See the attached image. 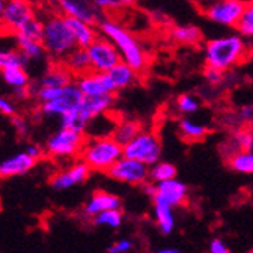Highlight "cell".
<instances>
[{
	"label": "cell",
	"mask_w": 253,
	"mask_h": 253,
	"mask_svg": "<svg viewBox=\"0 0 253 253\" xmlns=\"http://www.w3.org/2000/svg\"><path fill=\"white\" fill-rule=\"evenodd\" d=\"M253 42L246 41L238 34L211 38L205 42L204 59L205 67L226 73L241 63L252 53Z\"/></svg>",
	"instance_id": "6da1fadb"
},
{
	"label": "cell",
	"mask_w": 253,
	"mask_h": 253,
	"mask_svg": "<svg viewBox=\"0 0 253 253\" xmlns=\"http://www.w3.org/2000/svg\"><path fill=\"white\" fill-rule=\"evenodd\" d=\"M98 27L101 35L115 44L124 63L130 65L139 74L146 70L149 62L146 50L128 29H125L121 23L112 18L101 20Z\"/></svg>",
	"instance_id": "7a4b0ae2"
},
{
	"label": "cell",
	"mask_w": 253,
	"mask_h": 253,
	"mask_svg": "<svg viewBox=\"0 0 253 253\" xmlns=\"http://www.w3.org/2000/svg\"><path fill=\"white\" fill-rule=\"evenodd\" d=\"M42 47L53 63H62L65 57L77 48L73 32L68 27L67 18L62 14H53L44 18Z\"/></svg>",
	"instance_id": "3957f363"
},
{
	"label": "cell",
	"mask_w": 253,
	"mask_h": 253,
	"mask_svg": "<svg viewBox=\"0 0 253 253\" xmlns=\"http://www.w3.org/2000/svg\"><path fill=\"white\" fill-rule=\"evenodd\" d=\"M122 157V146L112 136L90 137L84 142L80 151V160L84 162L90 170L106 173Z\"/></svg>",
	"instance_id": "277c9868"
},
{
	"label": "cell",
	"mask_w": 253,
	"mask_h": 253,
	"mask_svg": "<svg viewBox=\"0 0 253 253\" xmlns=\"http://www.w3.org/2000/svg\"><path fill=\"white\" fill-rule=\"evenodd\" d=\"M124 157L137 160L146 166H154L160 162L162 157V143L157 134L151 130H142L130 143L122 146Z\"/></svg>",
	"instance_id": "5b68a950"
},
{
	"label": "cell",
	"mask_w": 253,
	"mask_h": 253,
	"mask_svg": "<svg viewBox=\"0 0 253 253\" xmlns=\"http://www.w3.org/2000/svg\"><path fill=\"white\" fill-rule=\"evenodd\" d=\"M84 142V134L68 128H59L47 139L45 152L53 158H74L80 155Z\"/></svg>",
	"instance_id": "8992f818"
},
{
	"label": "cell",
	"mask_w": 253,
	"mask_h": 253,
	"mask_svg": "<svg viewBox=\"0 0 253 253\" xmlns=\"http://www.w3.org/2000/svg\"><path fill=\"white\" fill-rule=\"evenodd\" d=\"M244 5L246 2L243 0H207L202 12L210 21L218 26L235 29L244 11Z\"/></svg>",
	"instance_id": "52a82bcc"
},
{
	"label": "cell",
	"mask_w": 253,
	"mask_h": 253,
	"mask_svg": "<svg viewBox=\"0 0 253 253\" xmlns=\"http://www.w3.org/2000/svg\"><path fill=\"white\" fill-rule=\"evenodd\" d=\"M86 50L90 60V70L95 73H109L122 62L115 44L104 37H98L97 41L90 44Z\"/></svg>",
	"instance_id": "ba28073f"
},
{
	"label": "cell",
	"mask_w": 253,
	"mask_h": 253,
	"mask_svg": "<svg viewBox=\"0 0 253 253\" xmlns=\"http://www.w3.org/2000/svg\"><path fill=\"white\" fill-rule=\"evenodd\" d=\"M107 175L118 182L128 185H145L149 182V166L122 157L107 172Z\"/></svg>",
	"instance_id": "9c48e42d"
},
{
	"label": "cell",
	"mask_w": 253,
	"mask_h": 253,
	"mask_svg": "<svg viewBox=\"0 0 253 253\" xmlns=\"http://www.w3.org/2000/svg\"><path fill=\"white\" fill-rule=\"evenodd\" d=\"M35 17H37V11L29 0H6L2 30L17 35Z\"/></svg>",
	"instance_id": "30bf717a"
},
{
	"label": "cell",
	"mask_w": 253,
	"mask_h": 253,
	"mask_svg": "<svg viewBox=\"0 0 253 253\" xmlns=\"http://www.w3.org/2000/svg\"><path fill=\"white\" fill-rule=\"evenodd\" d=\"M82 101H83V93L79 90L76 83H73L67 87H62L57 98H54L50 103L41 104L40 112L48 118H62L65 113L77 109L82 104Z\"/></svg>",
	"instance_id": "8fae6325"
},
{
	"label": "cell",
	"mask_w": 253,
	"mask_h": 253,
	"mask_svg": "<svg viewBox=\"0 0 253 253\" xmlns=\"http://www.w3.org/2000/svg\"><path fill=\"white\" fill-rule=\"evenodd\" d=\"M90 168L79 160L71 163L67 169L59 170L53 178H51V187L57 192H65V190H70L73 187H77L80 184H83L89 175H90Z\"/></svg>",
	"instance_id": "7c38bea8"
},
{
	"label": "cell",
	"mask_w": 253,
	"mask_h": 253,
	"mask_svg": "<svg viewBox=\"0 0 253 253\" xmlns=\"http://www.w3.org/2000/svg\"><path fill=\"white\" fill-rule=\"evenodd\" d=\"M76 86L83 97H100V95H115V86L112 84L107 73L89 71L84 76L76 79Z\"/></svg>",
	"instance_id": "4fadbf2b"
},
{
	"label": "cell",
	"mask_w": 253,
	"mask_h": 253,
	"mask_svg": "<svg viewBox=\"0 0 253 253\" xmlns=\"http://www.w3.org/2000/svg\"><path fill=\"white\" fill-rule=\"evenodd\" d=\"M188 198V188L179 179H169L160 184H155V195L152 202L165 204L172 208L184 205Z\"/></svg>",
	"instance_id": "5bb4252c"
},
{
	"label": "cell",
	"mask_w": 253,
	"mask_h": 253,
	"mask_svg": "<svg viewBox=\"0 0 253 253\" xmlns=\"http://www.w3.org/2000/svg\"><path fill=\"white\" fill-rule=\"evenodd\" d=\"M59 9L63 17L77 18L90 24L100 23L98 11L86 0H59Z\"/></svg>",
	"instance_id": "9a60e30c"
},
{
	"label": "cell",
	"mask_w": 253,
	"mask_h": 253,
	"mask_svg": "<svg viewBox=\"0 0 253 253\" xmlns=\"http://www.w3.org/2000/svg\"><path fill=\"white\" fill-rule=\"evenodd\" d=\"M37 160H34L30 155L26 154V151H20L12 154L11 157L5 158L3 162H0V178L8 179L14 176L26 175L35 168Z\"/></svg>",
	"instance_id": "2e32d148"
},
{
	"label": "cell",
	"mask_w": 253,
	"mask_h": 253,
	"mask_svg": "<svg viewBox=\"0 0 253 253\" xmlns=\"http://www.w3.org/2000/svg\"><path fill=\"white\" fill-rule=\"evenodd\" d=\"M112 210H121V199L113 193L104 192V190H97L83 207V212L92 218L101 212Z\"/></svg>",
	"instance_id": "e0dca14e"
},
{
	"label": "cell",
	"mask_w": 253,
	"mask_h": 253,
	"mask_svg": "<svg viewBox=\"0 0 253 253\" xmlns=\"http://www.w3.org/2000/svg\"><path fill=\"white\" fill-rule=\"evenodd\" d=\"M76 82V77L67 70L63 63H53V65L40 77L37 87H53V89H62L73 84Z\"/></svg>",
	"instance_id": "ac0fdd59"
},
{
	"label": "cell",
	"mask_w": 253,
	"mask_h": 253,
	"mask_svg": "<svg viewBox=\"0 0 253 253\" xmlns=\"http://www.w3.org/2000/svg\"><path fill=\"white\" fill-rule=\"evenodd\" d=\"M65 18H67L68 27L73 32V37L76 40L77 47L87 48L100 37L95 24H90V23H86V21H82V20H77V18H68V17H65Z\"/></svg>",
	"instance_id": "d6986e66"
},
{
	"label": "cell",
	"mask_w": 253,
	"mask_h": 253,
	"mask_svg": "<svg viewBox=\"0 0 253 253\" xmlns=\"http://www.w3.org/2000/svg\"><path fill=\"white\" fill-rule=\"evenodd\" d=\"M107 76H109L112 84L115 86L116 92L126 89V87H131L139 82V73L124 62L118 63L115 68H112L107 73Z\"/></svg>",
	"instance_id": "ffe728a7"
},
{
	"label": "cell",
	"mask_w": 253,
	"mask_h": 253,
	"mask_svg": "<svg viewBox=\"0 0 253 253\" xmlns=\"http://www.w3.org/2000/svg\"><path fill=\"white\" fill-rule=\"evenodd\" d=\"M115 103V95H100V97H83L80 107L83 112L93 121L100 116H104Z\"/></svg>",
	"instance_id": "44dd1931"
},
{
	"label": "cell",
	"mask_w": 253,
	"mask_h": 253,
	"mask_svg": "<svg viewBox=\"0 0 253 253\" xmlns=\"http://www.w3.org/2000/svg\"><path fill=\"white\" fill-rule=\"evenodd\" d=\"M3 80L8 86H11L14 89V92L17 93V97L23 98L27 97L30 93V77L26 71L24 67H17V68H11L2 73Z\"/></svg>",
	"instance_id": "7402d4cb"
},
{
	"label": "cell",
	"mask_w": 253,
	"mask_h": 253,
	"mask_svg": "<svg viewBox=\"0 0 253 253\" xmlns=\"http://www.w3.org/2000/svg\"><path fill=\"white\" fill-rule=\"evenodd\" d=\"M142 124L136 119H121L115 124V128L112 131V137L121 145L125 146L130 143L140 131H142Z\"/></svg>",
	"instance_id": "603a6c76"
},
{
	"label": "cell",
	"mask_w": 253,
	"mask_h": 253,
	"mask_svg": "<svg viewBox=\"0 0 253 253\" xmlns=\"http://www.w3.org/2000/svg\"><path fill=\"white\" fill-rule=\"evenodd\" d=\"M63 65L67 67V70L77 79L80 76H84L87 74L90 70V60H89V56H87V50L86 48H80L77 47L76 50H73L67 57L65 60L62 62Z\"/></svg>",
	"instance_id": "cb8c5ba5"
},
{
	"label": "cell",
	"mask_w": 253,
	"mask_h": 253,
	"mask_svg": "<svg viewBox=\"0 0 253 253\" xmlns=\"http://www.w3.org/2000/svg\"><path fill=\"white\" fill-rule=\"evenodd\" d=\"M170 37L175 42L182 45H196L202 41V30L193 24H178L170 29Z\"/></svg>",
	"instance_id": "d4e9b609"
},
{
	"label": "cell",
	"mask_w": 253,
	"mask_h": 253,
	"mask_svg": "<svg viewBox=\"0 0 253 253\" xmlns=\"http://www.w3.org/2000/svg\"><path fill=\"white\" fill-rule=\"evenodd\" d=\"M152 214H154V220H155V223H157V228L160 229L162 234L169 235V234L173 232L175 225H176V218H175L172 207L165 205V204L154 202Z\"/></svg>",
	"instance_id": "484cf974"
},
{
	"label": "cell",
	"mask_w": 253,
	"mask_h": 253,
	"mask_svg": "<svg viewBox=\"0 0 253 253\" xmlns=\"http://www.w3.org/2000/svg\"><path fill=\"white\" fill-rule=\"evenodd\" d=\"M60 119V128H68V130H74L77 133L84 134L89 128V125L92 122V119L83 112V109L79 106L77 109L65 113Z\"/></svg>",
	"instance_id": "4316f807"
},
{
	"label": "cell",
	"mask_w": 253,
	"mask_h": 253,
	"mask_svg": "<svg viewBox=\"0 0 253 253\" xmlns=\"http://www.w3.org/2000/svg\"><path fill=\"white\" fill-rule=\"evenodd\" d=\"M15 42H17L18 51L23 54L26 62H35V60L38 62L45 56V50H44L41 41L30 40V38H26V37L17 34L15 35Z\"/></svg>",
	"instance_id": "83f0119b"
},
{
	"label": "cell",
	"mask_w": 253,
	"mask_h": 253,
	"mask_svg": "<svg viewBox=\"0 0 253 253\" xmlns=\"http://www.w3.org/2000/svg\"><path fill=\"white\" fill-rule=\"evenodd\" d=\"M26 59L17 48V42L11 45H3V48H0V71H6L11 68L17 67H24Z\"/></svg>",
	"instance_id": "f1b7e54d"
},
{
	"label": "cell",
	"mask_w": 253,
	"mask_h": 253,
	"mask_svg": "<svg viewBox=\"0 0 253 253\" xmlns=\"http://www.w3.org/2000/svg\"><path fill=\"white\" fill-rule=\"evenodd\" d=\"M178 128H179V134L185 139V140H190V142H196V140H202L208 130L207 126L190 119V118H184L179 121L178 124Z\"/></svg>",
	"instance_id": "f546056e"
},
{
	"label": "cell",
	"mask_w": 253,
	"mask_h": 253,
	"mask_svg": "<svg viewBox=\"0 0 253 253\" xmlns=\"http://www.w3.org/2000/svg\"><path fill=\"white\" fill-rule=\"evenodd\" d=\"M229 168L243 175H253V151H237L231 154Z\"/></svg>",
	"instance_id": "4dcf8cb0"
},
{
	"label": "cell",
	"mask_w": 253,
	"mask_h": 253,
	"mask_svg": "<svg viewBox=\"0 0 253 253\" xmlns=\"http://www.w3.org/2000/svg\"><path fill=\"white\" fill-rule=\"evenodd\" d=\"M176 173H178V170H176L175 165H172L169 162H158L149 168V182L160 184V182H165L169 179H175Z\"/></svg>",
	"instance_id": "1f68e13d"
},
{
	"label": "cell",
	"mask_w": 253,
	"mask_h": 253,
	"mask_svg": "<svg viewBox=\"0 0 253 253\" xmlns=\"http://www.w3.org/2000/svg\"><path fill=\"white\" fill-rule=\"evenodd\" d=\"M237 34L241 35L246 41L253 42V0L244 5V11L237 24Z\"/></svg>",
	"instance_id": "d6a6232c"
},
{
	"label": "cell",
	"mask_w": 253,
	"mask_h": 253,
	"mask_svg": "<svg viewBox=\"0 0 253 253\" xmlns=\"http://www.w3.org/2000/svg\"><path fill=\"white\" fill-rule=\"evenodd\" d=\"M122 220H124L122 211L121 210H112V211H106V212L95 215L93 223L97 226H101V228L118 229L122 225Z\"/></svg>",
	"instance_id": "836d02e7"
},
{
	"label": "cell",
	"mask_w": 253,
	"mask_h": 253,
	"mask_svg": "<svg viewBox=\"0 0 253 253\" xmlns=\"http://www.w3.org/2000/svg\"><path fill=\"white\" fill-rule=\"evenodd\" d=\"M231 145L234 146L232 154L237 151H253V131L247 128L237 130L231 137Z\"/></svg>",
	"instance_id": "e575fe53"
},
{
	"label": "cell",
	"mask_w": 253,
	"mask_h": 253,
	"mask_svg": "<svg viewBox=\"0 0 253 253\" xmlns=\"http://www.w3.org/2000/svg\"><path fill=\"white\" fill-rule=\"evenodd\" d=\"M42 34H44V20H41L38 15L35 18H32L18 32V35H23L26 38H30V40H37V41L42 40Z\"/></svg>",
	"instance_id": "d590c367"
},
{
	"label": "cell",
	"mask_w": 253,
	"mask_h": 253,
	"mask_svg": "<svg viewBox=\"0 0 253 253\" xmlns=\"http://www.w3.org/2000/svg\"><path fill=\"white\" fill-rule=\"evenodd\" d=\"M201 104L195 95L182 93L176 98V110L182 115H193L199 110Z\"/></svg>",
	"instance_id": "8d00e7d4"
},
{
	"label": "cell",
	"mask_w": 253,
	"mask_h": 253,
	"mask_svg": "<svg viewBox=\"0 0 253 253\" xmlns=\"http://www.w3.org/2000/svg\"><path fill=\"white\" fill-rule=\"evenodd\" d=\"M134 249V241L131 238H119L112 243L107 249L109 253H130Z\"/></svg>",
	"instance_id": "74e56055"
},
{
	"label": "cell",
	"mask_w": 253,
	"mask_h": 253,
	"mask_svg": "<svg viewBox=\"0 0 253 253\" xmlns=\"http://www.w3.org/2000/svg\"><path fill=\"white\" fill-rule=\"evenodd\" d=\"M92 5L103 12H113L122 8L119 0H92Z\"/></svg>",
	"instance_id": "f35d334b"
},
{
	"label": "cell",
	"mask_w": 253,
	"mask_h": 253,
	"mask_svg": "<svg viewBox=\"0 0 253 253\" xmlns=\"http://www.w3.org/2000/svg\"><path fill=\"white\" fill-rule=\"evenodd\" d=\"M208 253H231V250L223 240L214 238L208 246Z\"/></svg>",
	"instance_id": "ab89813d"
},
{
	"label": "cell",
	"mask_w": 253,
	"mask_h": 253,
	"mask_svg": "<svg viewBox=\"0 0 253 253\" xmlns=\"http://www.w3.org/2000/svg\"><path fill=\"white\" fill-rule=\"evenodd\" d=\"M15 112H17L15 104L11 100H8L5 97H0V113L12 118V116H15Z\"/></svg>",
	"instance_id": "60d3db41"
},
{
	"label": "cell",
	"mask_w": 253,
	"mask_h": 253,
	"mask_svg": "<svg viewBox=\"0 0 253 253\" xmlns=\"http://www.w3.org/2000/svg\"><path fill=\"white\" fill-rule=\"evenodd\" d=\"M204 77L208 83L211 84H217L221 82V79H223V73H220L214 68H210V67H205V71H204Z\"/></svg>",
	"instance_id": "b9f144b4"
},
{
	"label": "cell",
	"mask_w": 253,
	"mask_h": 253,
	"mask_svg": "<svg viewBox=\"0 0 253 253\" xmlns=\"http://www.w3.org/2000/svg\"><path fill=\"white\" fill-rule=\"evenodd\" d=\"M24 151H26L27 155H30V157L34 158V160H37V162L42 157V149H41V146H38V145H27Z\"/></svg>",
	"instance_id": "7bdbcfd3"
},
{
	"label": "cell",
	"mask_w": 253,
	"mask_h": 253,
	"mask_svg": "<svg viewBox=\"0 0 253 253\" xmlns=\"http://www.w3.org/2000/svg\"><path fill=\"white\" fill-rule=\"evenodd\" d=\"M12 124H14V128L20 133V134H26L27 133V124L24 119L12 116Z\"/></svg>",
	"instance_id": "ee69618b"
},
{
	"label": "cell",
	"mask_w": 253,
	"mask_h": 253,
	"mask_svg": "<svg viewBox=\"0 0 253 253\" xmlns=\"http://www.w3.org/2000/svg\"><path fill=\"white\" fill-rule=\"evenodd\" d=\"M240 119L244 122H249L253 119V107L252 106H244L240 110Z\"/></svg>",
	"instance_id": "f6af8a7d"
},
{
	"label": "cell",
	"mask_w": 253,
	"mask_h": 253,
	"mask_svg": "<svg viewBox=\"0 0 253 253\" xmlns=\"http://www.w3.org/2000/svg\"><path fill=\"white\" fill-rule=\"evenodd\" d=\"M152 253H179V250L176 247H162V249H157Z\"/></svg>",
	"instance_id": "bcb514c9"
},
{
	"label": "cell",
	"mask_w": 253,
	"mask_h": 253,
	"mask_svg": "<svg viewBox=\"0 0 253 253\" xmlns=\"http://www.w3.org/2000/svg\"><path fill=\"white\" fill-rule=\"evenodd\" d=\"M5 5H6V0H0V30H2V26H3V12H5Z\"/></svg>",
	"instance_id": "7dc6e473"
},
{
	"label": "cell",
	"mask_w": 253,
	"mask_h": 253,
	"mask_svg": "<svg viewBox=\"0 0 253 253\" xmlns=\"http://www.w3.org/2000/svg\"><path fill=\"white\" fill-rule=\"evenodd\" d=\"M119 3H121V6H134L136 3H137V0H119Z\"/></svg>",
	"instance_id": "c3c4849f"
},
{
	"label": "cell",
	"mask_w": 253,
	"mask_h": 253,
	"mask_svg": "<svg viewBox=\"0 0 253 253\" xmlns=\"http://www.w3.org/2000/svg\"><path fill=\"white\" fill-rule=\"evenodd\" d=\"M250 56H253V45H252V53H250Z\"/></svg>",
	"instance_id": "681fc988"
},
{
	"label": "cell",
	"mask_w": 253,
	"mask_h": 253,
	"mask_svg": "<svg viewBox=\"0 0 253 253\" xmlns=\"http://www.w3.org/2000/svg\"><path fill=\"white\" fill-rule=\"evenodd\" d=\"M243 2H246V3H247V2H250V0H243Z\"/></svg>",
	"instance_id": "f907efd6"
}]
</instances>
